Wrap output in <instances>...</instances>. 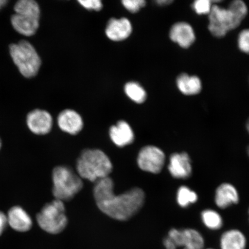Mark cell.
I'll list each match as a JSON object with an SVG mask.
<instances>
[{
    "label": "cell",
    "mask_w": 249,
    "mask_h": 249,
    "mask_svg": "<svg viewBox=\"0 0 249 249\" xmlns=\"http://www.w3.org/2000/svg\"><path fill=\"white\" fill-rule=\"evenodd\" d=\"M36 220L46 232L57 234L63 231L68 223L64 202L55 199L46 204L37 214Z\"/></svg>",
    "instance_id": "6"
},
{
    "label": "cell",
    "mask_w": 249,
    "mask_h": 249,
    "mask_svg": "<svg viewBox=\"0 0 249 249\" xmlns=\"http://www.w3.org/2000/svg\"><path fill=\"white\" fill-rule=\"evenodd\" d=\"M8 2L7 0H0V10L4 8L8 4Z\"/></svg>",
    "instance_id": "31"
},
{
    "label": "cell",
    "mask_w": 249,
    "mask_h": 249,
    "mask_svg": "<svg viewBox=\"0 0 249 249\" xmlns=\"http://www.w3.org/2000/svg\"><path fill=\"white\" fill-rule=\"evenodd\" d=\"M246 127H247V130L249 135V118L247 121V124H246Z\"/></svg>",
    "instance_id": "32"
},
{
    "label": "cell",
    "mask_w": 249,
    "mask_h": 249,
    "mask_svg": "<svg viewBox=\"0 0 249 249\" xmlns=\"http://www.w3.org/2000/svg\"><path fill=\"white\" fill-rule=\"evenodd\" d=\"M219 246L220 249H246L247 239L240 230H229L221 235Z\"/></svg>",
    "instance_id": "18"
},
{
    "label": "cell",
    "mask_w": 249,
    "mask_h": 249,
    "mask_svg": "<svg viewBox=\"0 0 249 249\" xmlns=\"http://www.w3.org/2000/svg\"><path fill=\"white\" fill-rule=\"evenodd\" d=\"M173 2V0H159V1H156L157 4L160 6L169 5Z\"/></svg>",
    "instance_id": "30"
},
{
    "label": "cell",
    "mask_w": 249,
    "mask_h": 249,
    "mask_svg": "<svg viewBox=\"0 0 249 249\" xmlns=\"http://www.w3.org/2000/svg\"><path fill=\"white\" fill-rule=\"evenodd\" d=\"M166 155L157 146L147 145L139 152L137 163L140 169L146 172L157 174L163 170Z\"/></svg>",
    "instance_id": "7"
},
{
    "label": "cell",
    "mask_w": 249,
    "mask_h": 249,
    "mask_svg": "<svg viewBox=\"0 0 249 249\" xmlns=\"http://www.w3.org/2000/svg\"><path fill=\"white\" fill-rule=\"evenodd\" d=\"M169 37L180 48H189L195 42L196 34L191 24L185 21L176 23L171 27Z\"/></svg>",
    "instance_id": "11"
},
{
    "label": "cell",
    "mask_w": 249,
    "mask_h": 249,
    "mask_svg": "<svg viewBox=\"0 0 249 249\" xmlns=\"http://www.w3.org/2000/svg\"><path fill=\"white\" fill-rule=\"evenodd\" d=\"M15 14H27L40 17L39 6L34 0H20L14 6Z\"/></svg>",
    "instance_id": "23"
},
{
    "label": "cell",
    "mask_w": 249,
    "mask_h": 249,
    "mask_svg": "<svg viewBox=\"0 0 249 249\" xmlns=\"http://www.w3.org/2000/svg\"><path fill=\"white\" fill-rule=\"evenodd\" d=\"M168 170L174 178L186 179L192 174V160L186 152H176L170 155Z\"/></svg>",
    "instance_id": "9"
},
{
    "label": "cell",
    "mask_w": 249,
    "mask_h": 249,
    "mask_svg": "<svg viewBox=\"0 0 249 249\" xmlns=\"http://www.w3.org/2000/svg\"><path fill=\"white\" fill-rule=\"evenodd\" d=\"M214 249L208 248V249Z\"/></svg>",
    "instance_id": "35"
},
{
    "label": "cell",
    "mask_w": 249,
    "mask_h": 249,
    "mask_svg": "<svg viewBox=\"0 0 249 249\" xmlns=\"http://www.w3.org/2000/svg\"><path fill=\"white\" fill-rule=\"evenodd\" d=\"M201 219L205 227L212 231H217L222 228L223 225L222 216L213 210L207 209L202 211Z\"/></svg>",
    "instance_id": "20"
},
{
    "label": "cell",
    "mask_w": 249,
    "mask_h": 249,
    "mask_svg": "<svg viewBox=\"0 0 249 249\" xmlns=\"http://www.w3.org/2000/svg\"><path fill=\"white\" fill-rule=\"evenodd\" d=\"M113 167L108 156L98 149H85L76 162L78 175L92 182L107 178Z\"/></svg>",
    "instance_id": "3"
},
{
    "label": "cell",
    "mask_w": 249,
    "mask_h": 249,
    "mask_svg": "<svg viewBox=\"0 0 249 249\" xmlns=\"http://www.w3.org/2000/svg\"><path fill=\"white\" fill-rule=\"evenodd\" d=\"M7 225V216L2 212L0 211V236L4 232Z\"/></svg>",
    "instance_id": "28"
},
{
    "label": "cell",
    "mask_w": 249,
    "mask_h": 249,
    "mask_svg": "<svg viewBox=\"0 0 249 249\" xmlns=\"http://www.w3.org/2000/svg\"><path fill=\"white\" fill-rule=\"evenodd\" d=\"M196 193L186 186H180L177 192V202L180 207L186 208L198 200Z\"/></svg>",
    "instance_id": "21"
},
{
    "label": "cell",
    "mask_w": 249,
    "mask_h": 249,
    "mask_svg": "<svg viewBox=\"0 0 249 249\" xmlns=\"http://www.w3.org/2000/svg\"><path fill=\"white\" fill-rule=\"evenodd\" d=\"M26 123L31 132L37 135H45L51 131L53 118L49 112L36 109L27 114Z\"/></svg>",
    "instance_id": "10"
},
{
    "label": "cell",
    "mask_w": 249,
    "mask_h": 249,
    "mask_svg": "<svg viewBox=\"0 0 249 249\" xmlns=\"http://www.w3.org/2000/svg\"><path fill=\"white\" fill-rule=\"evenodd\" d=\"M167 236L177 247L182 249H204L205 240L201 233L194 229H171Z\"/></svg>",
    "instance_id": "8"
},
{
    "label": "cell",
    "mask_w": 249,
    "mask_h": 249,
    "mask_svg": "<svg viewBox=\"0 0 249 249\" xmlns=\"http://www.w3.org/2000/svg\"><path fill=\"white\" fill-rule=\"evenodd\" d=\"M78 2L89 10L100 11L103 7L102 3L99 0H79Z\"/></svg>",
    "instance_id": "27"
},
{
    "label": "cell",
    "mask_w": 249,
    "mask_h": 249,
    "mask_svg": "<svg viewBox=\"0 0 249 249\" xmlns=\"http://www.w3.org/2000/svg\"><path fill=\"white\" fill-rule=\"evenodd\" d=\"M132 31L130 21L126 18H111L106 29V34L113 41H121L128 38Z\"/></svg>",
    "instance_id": "17"
},
{
    "label": "cell",
    "mask_w": 249,
    "mask_h": 249,
    "mask_svg": "<svg viewBox=\"0 0 249 249\" xmlns=\"http://www.w3.org/2000/svg\"><path fill=\"white\" fill-rule=\"evenodd\" d=\"M9 53L21 75L32 78L38 74L42 62L35 48L29 41L21 40L9 46Z\"/></svg>",
    "instance_id": "5"
},
{
    "label": "cell",
    "mask_w": 249,
    "mask_h": 249,
    "mask_svg": "<svg viewBox=\"0 0 249 249\" xmlns=\"http://www.w3.org/2000/svg\"><path fill=\"white\" fill-rule=\"evenodd\" d=\"M163 244L165 249H178L175 243L169 236L164 238Z\"/></svg>",
    "instance_id": "29"
},
{
    "label": "cell",
    "mask_w": 249,
    "mask_h": 249,
    "mask_svg": "<svg viewBox=\"0 0 249 249\" xmlns=\"http://www.w3.org/2000/svg\"><path fill=\"white\" fill-rule=\"evenodd\" d=\"M247 153H248V155L249 158V145L248 146V147L247 148Z\"/></svg>",
    "instance_id": "34"
},
{
    "label": "cell",
    "mask_w": 249,
    "mask_h": 249,
    "mask_svg": "<svg viewBox=\"0 0 249 249\" xmlns=\"http://www.w3.org/2000/svg\"><path fill=\"white\" fill-rule=\"evenodd\" d=\"M213 6V1L210 0H197L193 3L192 8L198 15H208L211 11Z\"/></svg>",
    "instance_id": "24"
},
{
    "label": "cell",
    "mask_w": 249,
    "mask_h": 249,
    "mask_svg": "<svg viewBox=\"0 0 249 249\" xmlns=\"http://www.w3.org/2000/svg\"><path fill=\"white\" fill-rule=\"evenodd\" d=\"M52 193L55 200L70 201L83 188V179L71 168L59 166L52 173Z\"/></svg>",
    "instance_id": "4"
},
{
    "label": "cell",
    "mask_w": 249,
    "mask_h": 249,
    "mask_svg": "<svg viewBox=\"0 0 249 249\" xmlns=\"http://www.w3.org/2000/svg\"><path fill=\"white\" fill-rule=\"evenodd\" d=\"M1 146H2V142H1V139H0V149H1Z\"/></svg>",
    "instance_id": "33"
},
{
    "label": "cell",
    "mask_w": 249,
    "mask_h": 249,
    "mask_svg": "<svg viewBox=\"0 0 249 249\" xmlns=\"http://www.w3.org/2000/svg\"><path fill=\"white\" fill-rule=\"evenodd\" d=\"M124 92L131 100L137 104H142L147 99V93L138 83H127L124 86Z\"/></svg>",
    "instance_id": "22"
},
{
    "label": "cell",
    "mask_w": 249,
    "mask_h": 249,
    "mask_svg": "<svg viewBox=\"0 0 249 249\" xmlns=\"http://www.w3.org/2000/svg\"><path fill=\"white\" fill-rule=\"evenodd\" d=\"M248 213H249V208Z\"/></svg>",
    "instance_id": "36"
},
{
    "label": "cell",
    "mask_w": 249,
    "mask_h": 249,
    "mask_svg": "<svg viewBox=\"0 0 249 249\" xmlns=\"http://www.w3.org/2000/svg\"><path fill=\"white\" fill-rule=\"evenodd\" d=\"M122 3L127 11L133 14L139 12L140 9L144 7L146 5L144 0H124Z\"/></svg>",
    "instance_id": "26"
},
{
    "label": "cell",
    "mask_w": 249,
    "mask_h": 249,
    "mask_svg": "<svg viewBox=\"0 0 249 249\" xmlns=\"http://www.w3.org/2000/svg\"><path fill=\"white\" fill-rule=\"evenodd\" d=\"M96 205L107 216L119 221H126L138 213L145 200L144 191L133 188L119 195L114 193V182L110 177L98 180L93 189Z\"/></svg>",
    "instance_id": "1"
},
{
    "label": "cell",
    "mask_w": 249,
    "mask_h": 249,
    "mask_svg": "<svg viewBox=\"0 0 249 249\" xmlns=\"http://www.w3.org/2000/svg\"><path fill=\"white\" fill-rule=\"evenodd\" d=\"M237 42L239 50L244 53L249 54V29L241 31Z\"/></svg>",
    "instance_id": "25"
},
{
    "label": "cell",
    "mask_w": 249,
    "mask_h": 249,
    "mask_svg": "<svg viewBox=\"0 0 249 249\" xmlns=\"http://www.w3.org/2000/svg\"><path fill=\"white\" fill-rule=\"evenodd\" d=\"M176 85L179 91L183 95L193 96L198 94L201 91L202 82L196 76L189 75L183 73L177 77Z\"/></svg>",
    "instance_id": "19"
},
{
    "label": "cell",
    "mask_w": 249,
    "mask_h": 249,
    "mask_svg": "<svg viewBox=\"0 0 249 249\" xmlns=\"http://www.w3.org/2000/svg\"><path fill=\"white\" fill-rule=\"evenodd\" d=\"M109 135L114 144L121 148L132 144L135 140L132 127L124 121H120L116 125L112 126L109 130Z\"/></svg>",
    "instance_id": "16"
},
{
    "label": "cell",
    "mask_w": 249,
    "mask_h": 249,
    "mask_svg": "<svg viewBox=\"0 0 249 249\" xmlns=\"http://www.w3.org/2000/svg\"><path fill=\"white\" fill-rule=\"evenodd\" d=\"M248 13L247 5L241 0L232 1L227 8L213 4L208 15V30L216 38H223L229 31L240 26Z\"/></svg>",
    "instance_id": "2"
},
{
    "label": "cell",
    "mask_w": 249,
    "mask_h": 249,
    "mask_svg": "<svg viewBox=\"0 0 249 249\" xmlns=\"http://www.w3.org/2000/svg\"><path fill=\"white\" fill-rule=\"evenodd\" d=\"M40 17L27 14H14L11 18L14 29L21 35L31 36L36 33L39 26Z\"/></svg>",
    "instance_id": "12"
},
{
    "label": "cell",
    "mask_w": 249,
    "mask_h": 249,
    "mask_svg": "<svg viewBox=\"0 0 249 249\" xmlns=\"http://www.w3.org/2000/svg\"><path fill=\"white\" fill-rule=\"evenodd\" d=\"M57 123L62 131L71 135H77L83 127L82 118L77 112L70 109L62 111L59 114Z\"/></svg>",
    "instance_id": "15"
},
{
    "label": "cell",
    "mask_w": 249,
    "mask_h": 249,
    "mask_svg": "<svg viewBox=\"0 0 249 249\" xmlns=\"http://www.w3.org/2000/svg\"><path fill=\"white\" fill-rule=\"evenodd\" d=\"M7 220L8 225L16 231L27 232L33 227V221L29 213L20 206H15L9 210Z\"/></svg>",
    "instance_id": "14"
},
{
    "label": "cell",
    "mask_w": 249,
    "mask_h": 249,
    "mask_svg": "<svg viewBox=\"0 0 249 249\" xmlns=\"http://www.w3.org/2000/svg\"><path fill=\"white\" fill-rule=\"evenodd\" d=\"M239 196L237 189L231 183H223L217 187L214 194V202L220 209H226L233 204H237Z\"/></svg>",
    "instance_id": "13"
}]
</instances>
